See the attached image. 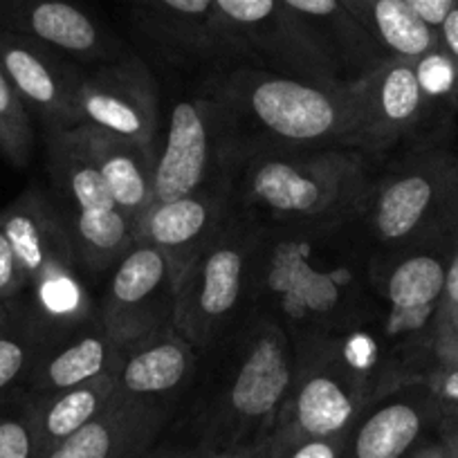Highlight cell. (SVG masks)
Wrapping results in <instances>:
<instances>
[{
	"instance_id": "1",
	"label": "cell",
	"mask_w": 458,
	"mask_h": 458,
	"mask_svg": "<svg viewBox=\"0 0 458 458\" xmlns=\"http://www.w3.org/2000/svg\"><path fill=\"white\" fill-rule=\"evenodd\" d=\"M367 160L358 148L245 156L236 178L241 202L284 227H330L367 211Z\"/></svg>"
},
{
	"instance_id": "2",
	"label": "cell",
	"mask_w": 458,
	"mask_h": 458,
	"mask_svg": "<svg viewBox=\"0 0 458 458\" xmlns=\"http://www.w3.org/2000/svg\"><path fill=\"white\" fill-rule=\"evenodd\" d=\"M227 108L263 138L284 147H364L353 81H312L270 70H239L220 88Z\"/></svg>"
},
{
	"instance_id": "3",
	"label": "cell",
	"mask_w": 458,
	"mask_h": 458,
	"mask_svg": "<svg viewBox=\"0 0 458 458\" xmlns=\"http://www.w3.org/2000/svg\"><path fill=\"white\" fill-rule=\"evenodd\" d=\"M376 239L403 252L458 236V156L440 140L418 147L371 189Z\"/></svg>"
},
{
	"instance_id": "4",
	"label": "cell",
	"mask_w": 458,
	"mask_h": 458,
	"mask_svg": "<svg viewBox=\"0 0 458 458\" xmlns=\"http://www.w3.org/2000/svg\"><path fill=\"white\" fill-rule=\"evenodd\" d=\"M0 225L23 270L25 293L50 324L61 328L90 317L64 211L43 191L28 189L0 209Z\"/></svg>"
},
{
	"instance_id": "5",
	"label": "cell",
	"mask_w": 458,
	"mask_h": 458,
	"mask_svg": "<svg viewBox=\"0 0 458 458\" xmlns=\"http://www.w3.org/2000/svg\"><path fill=\"white\" fill-rule=\"evenodd\" d=\"M294 380L293 351L281 326L261 324L252 333L225 389L202 447L220 449L252 447L272 434L288 400Z\"/></svg>"
},
{
	"instance_id": "6",
	"label": "cell",
	"mask_w": 458,
	"mask_h": 458,
	"mask_svg": "<svg viewBox=\"0 0 458 458\" xmlns=\"http://www.w3.org/2000/svg\"><path fill=\"white\" fill-rule=\"evenodd\" d=\"M254 250L257 236L248 223L227 220L223 232L178 281L171 326L193 349L209 346L239 308Z\"/></svg>"
},
{
	"instance_id": "7",
	"label": "cell",
	"mask_w": 458,
	"mask_h": 458,
	"mask_svg": "<svg viewBox=\"0 0 458 458\" xmlns=\"http://www.w3.org/2000/svg\"><path fill=\"white\" fill-rule=\"evenodd\" d=\"M358 364L335 349H317L294 369L293 389L281 409L272 438L276 445L308 438H330L353 429L373 394Z\"/></svg>"
},
{
	"instance_id": "8",
	"label": "cell",
	"mask_w": 458,
	"mask_h": 458,
	"mask_svg": "<svg viewBox=\"0 0 458 458\" xmlns=\"http://www.w3.org/2000/svg\"><path fill=\"white\" fill-rule=\"evenodd\" d=\"M456 245L458 236H454L407 250L385 281V299L389 306L385 337L391 349L409 355L407 367L413 377H427L436 369V315Z\"/></svg>"
},
{
	"instance_id": "9",
	"label": "cell",
	"mask_w": 458,
	"mask_h": 458,
	"mask_svg": "<svg viewBox=\"0 0 458 458\" xmlns=\"http://www.w3.org/2000/svg\"><path fill=\"white\" fill-rule=\"evenodd\" d=\"M216 5L248 55L263 56L293 77L349 81L324 38L284 0H216Z\"/></svg>"
},
{
	"instance_id": "10",
	"label": "cell",
	"mask_w": 458,
	"mask_h": 458,
	"mask_svg": "<svg viewBox=\"0 0 458 458\" xmlns=\"http://www.w3.org/2000/svg\"><path fill=\"white\" fill-rule=\"evenodd\" d=\"M74 106L77 126H95L104 133L157 151V88L153 74L138 56H117L83 74Z\"/></svg>"
},
{
	"instance_id": "11",
	"label": "cell",
	"mask_w": 458,
	"mask_h": 458,
	"mask_svg": "<svg viewBox=\"0 0 458 458\" xmlns=\"http://www.w3.org/2000/svg\"><path fill=\"white\" fill-rule=\"evenodd\" d=\"M175 281L169 261L147 241L133 248L110 270L97 317L122 346L171 326Z\"/></svg>"
},
{
	"instance_id": "12",
	"label": "cell",
	"mask_w": 458,
	"mask_h": 458,
	"mask_svg": "<svg viewBox=\"0 0 458 458\" xmlns=\"http://www.w3.org/2000/svg\"><path fill=\"white\" fill-rule=\"evenodd\" d=\"M367 151L395 147L420 133L436 113L416 61L385 56L353 81Z\"/></svg>"
},
{
	"instance_id": "13",
	"label": "cell",
	"mask_w": 458,
	"mask_h": 458,
	"mask_svg": "<svg viewBox=\"0 0 458 458\" xmlns=\"http://www.w3.org/2000/svg\"><path fill=\"white\" fill-rule=\"evenodd\" d=\"M440 409L427 377L380 391L353 425L344 458H409L436 431Z\"/></svg>"
},
{
	"instance_id": "14",
	"label": "cell",
	"mask_w": 458,
	"mask_h": 458,
	"mask_svg": "<svg viewBox=\"0 0 458 458\" xmlns=\"http://www.w3.org/2000/svg\"><path fill=\"white\" fill-rule=\"evenodd\" d=\"M0 68L47 131L77 126L74 101L83 74L65 55L0 28Z\"/></svg>"
},
{
	"instance_id": "15",
	"label": "cell",
	"mask_w": 458,
	"mask_h": 458,
	"mask_svg": "<svg viewBox=\"0 0 458 458\" xmlns=\"http://www.w3.org/2000/svg\"><path fill=\"white\" fill-rule=\"evenodd\" d=\"M218 120V108L209 101L184 99L174 106L156 156V202L178 200L207 189L214 175Z\"/></svg>"
},
{
	"instance_id": "16",
	"label": "cell",
	"mask_w": 458,
	"mask_h": 458,
	"mask_svg": "<svg viewBox=\"0 0 458 458\" xmlns=\"http://www.w3.org/2000/svg\"><path fill=\"white\" fill-rule=\"evenodd\" d=\"M0 28L79 61H113L117 41L74 0H0Z\"/></svg>"
},
{
	"instance_id": "17",
	"label": "cell",
	"mask_w": 458,
	"mask_h": 458,
	"mask_svg": "<svg viewBox=\"0 0 458 458\" xmlns=\"http://www.w3.org/2000/svg\"><path fill=\"white\" fill-rule=\"evenodd\" d=\"M227 193L202 189L171 202H153L138 225V241H147L169 261L174 281L182 279L193 261L227 225Z\"/></svg>"
},
{
	"instance_id": "18",
	"label": "cell",
	"mask_w": 458,
	"mask_h": 458,
	"mask_svg": "<svg viewBox=\"0 0 458 458\" xmlns=\"http://www.w3.org/2000/svg\"><path fill=\"white\" fill-rule=\"evenodd\" d=\"M122 344L106 330L97 315L61 326L47 339L28 382L30 395H50L110 376L117 369Z\"/></svg>"
},
{
	"instance_id": "19",
	"label": "cell",
	"mask_w": 458,
	"mask_h": 458,
	"mask_svg": "<svg viewBox=\"0 0 458 458\" xmlns=\"http://www.w3.org/2000/svg\"><path fill=\"white\" fill-rule=\"evenodd\" d=\"M196 373V349L174 328L156 330L122 346L114 369L117 395L171 404Z\"/></svg>"
},
{
	"instance_id": "20",
	"label": "cell",
	"mask_w": 458,
	"mask_h": 458,
	"mask_svg": "<svg viewBox=\"0 0 458 458\" xmlns=\"http://www.w3.org/2000/svg\"><path fill=\"white\" fill-rule=\"evenodd\" d=\"M169 404L114 395L101 416L43 458H144L160 438Z\"/></svg>"
},
{
	"instance_id": "21",
	"label": "cell",
	"mask_w": 458,
	"mask_h": 458,
	"mask_svg": "<svg viewBox=\"0 0 458 458\" xmlns=\"http://www.w3.org/2000/svg\"><path fill=\"white\" fill-rule=\"evenodd\" d=\"M79 144L90 156L117 207L124 211L138 232L140 220L156 202V156L157 151L104 133L95 126H72Z\"/></svg>"
},
{
	"instance_id": "22",
	"label": "cell",
	"mask_w": 458,
	"mask_h": 458,
	"mask_svg": "<svg viewBox=\"0 0 458 458\" xmlns=\"http://www.w3.org/2000/svg\"><path fill=\"white\" fill-rule=\"evenodd\" d=\"M140 21L165 41L205 56L245 55L216 0H124Z\"/></svg>"
},
{
	"instance_id": "23",
	"label": "cell",
	"mask_w": 458,
	"mask_h": 458,
	"mask_svg": "<svg viewBox=\"0 0 458 458\" xmlns=\"http://www.w3.org/2000/svg\"><path fill=\"white\" fill-rule=\"evenodd\" d=\"M385 56L420 61L440 47L438 30L427 25L404 0H342Z\"/></svg>"
},
{
	"instance_id": "24",
	"label": "cell",
	"mask_w": 458,
	"mask_h": 458,
	"mask_svg": "<svg viewBox=\"0 0 458 458\" xmlns=\"http://www.w3.org/2000/svg\"><path fill=\"white\" fill-rule=\"evenodd\" d=\"M117 395L114 373L50 395H32L37 411L38 458L68 440L108 409Z\"/></svg>"
},
{
	"instance_id": "25",
	"label": "cell",
	"mask_w": 458,
	"mask_h": 458,
	"mask_svg": "<svg viewBox=\"0 0 458 458\" xmlns=\"http://www.w3.org/2000/svg\"><path fill=\"white\" fill-rule=\"evenodd\" d=\"M47 165L56 191L70 202L65 214L120 209L95 162L79 144L74 129L47 131Z\"/></svg>"
},
{
	"instance_id": "26",
	"label": "cell",
	"mask_w": 458,
	"mask_h": 458,
	"mask_svg": "<svg viewBox=\"0 0 458 458\" xmlns=\"http://www.w3.org/2000/svg\"><path fill=\"white\" fill-rule=\"evenodd\" d=\"M284 3L324 38L326 46L342 64L349 81H355L371 65L385 59L380 47L360 28L342 0H284Z\"/></svg>"
},
{
	"instance_id": "27",
	"label": "cell",
	"mask_w": 458,
	"mask_h": 458,
	"mask_svg": "<svg viewBox=\"0 0 458 458\" xmlns=\"http://www.w3.org/2000/svg\"><path fill=\"white\" fill-rule=\"evenodd\" d=\"M55 330L28 293L7 303L0 319V395L30 376Z\"/></svg>"
},
{
	"instance_id": "28",
	"label": "cell",
	"mask_w": 458,
	"mask_h": 458,
	"mask_svg": "<svg viewBox=\"0 0 458 458\" xmlns=\"http://www.w3.org/2000/svg\"><path fill=\"white\" fill-rule=\"evenodd\" d=\"M65 220L77 263L90 272H110L138 241L135 225L122 209L65 214Z\"/></svg>"
},
{
	"instance_id": "29",
	"label": "cell",
	"mask_w": 458,
	"mask_h": 458,
	"mask_svg": "<svg viewBox=\"0 0 458 458\" xmlns=\"http://www.w3.org/2000/svg\"><path fill=\"white\" fill-rule=\"evenodd\" d=\"M34 151V129L28 106L0 68V153L12 165L28 166Z\"/></svg>"
},
{
	"instance_id": "30",
	"label": "cell",
	"mask_w": 458,
	"mask_h": 458,
	"mask_svg": "<svg viewBox=\"0 0 458 458\" xmlns=\"http://www.w3.org/2000/svg\"><path fill=\"white\" fill-rule=\"evenodd\" d=\"M0 458H38L37 411L30 394L0 411Z\"/></svg>"
},
{
	"instance_id": "31",
	"label": "cell",
	"mask_w": 458,
	"mask_h": 458,
	"mask_svg": "<svg viewBox=\"0 0 458 458\" xmlns=\"http://www.w3.org/2000/svg\"><path fill=\"white\" fill-rule=\"evenodd\" d=\"M434 360L436 367L458 360V245L449 259L443 297H440L438 315H436Z\"/></svg>"
},
{
	"instance_id": "32",
	"label": "cell",
	"mask_w": 458,
	"mask_h": 458,
	"mask_svg": "<svg viewBox=\"0 0 458 458\" xmlns=\"http://www.w3.org/2000/svg\"><path fill=\"white\" fill-rule=\"evenodd\" d=\"M349 434L351 431L330 438H308L288 445L275 443V458H344Z\"/></svg>"
},
{
	"instance_id": "33",
	"label": "cell",
	"mask_w": 458,
	"mask_h": 458,
	"mask_svg": "<svg viewBox=\"0 0 458 458\" xmlns=\"http://www.w3.org/2000/svg\"><path fill=\"white\" fill-rule=\"evenodd\" d=\"M25 293V276L0 225V308Z\"/></svg>"
},
{
	"instance_id": "34",
	"label": "cell",
	"mask_w": 458,
	"mask_h": 458,
	"mask_svg": "<svg viewBox=\"0 0 458 458\" xmlns=\"http://www.w3.org/2000/svg\"><path fill=\"white\" fill-rule=\"evenodd\" d=\"M427 385H429L431 394L438 403L440 416L458 413V360L452 364L436 367L427 376Z\"/></svg>"
},
{
	"instance_id": "35",
	"label": "cell",
	"mask_w": 458,
	"mask_h": 458,
	"mask_svg": "<svg viewBox=\"0 0 458 458\" xmlns=\"http://www.w3.org/2000/svg\"><path fill=\"white\" fill-rule=\"evenodd\" d=\"M404 3L434 30H438L458 5V0H404Z\"/></svg>"
},
{
	"instance_id": "36",
	"label": "cell",
	"mask_w": 458,
	"mask_h": 458,
	"mask_svg": "<svg viewBox=\"0 0 458 458\" xmlns=\"http://www.w3.org/2000/svg\"><path fill=\"white\" fill-rule=\"evenodd\" d=\"M440 37V47L445 50V55L454 61V65L458 68V5L454 7L452 14L445 19V23L438 28Z\"/></svg>"
},
{
	"instance_id": "37",
	"label": "cell",
	"mask_w": 458,
	"mask_h": 458,
	"mask_svg": "<svg viewBox=\"0 0 458 458\" xmlns=\"http://www.w3.org/2000/svg\"><path fill=\"white\" fill-rule=\"evenodd\" d=\"M436 438L445 445L449 458H458V413L440 416L438 427H436Z\"/></svg>"
},
{
	"instance_id": "38",
	"label": "cell",
	"mask_w": 458,
	"mask_h": 458,
	"mask_svg": "<svg viewBox=\"0 0 458 458\" xmlns=\"http://www.w3.org/2000/svg\"><path fill=\"white\" fill-rule=\"evenodd\" d=\"M205 456V447L198 445L193 449H184V447H153L151 452L147 454L144 458H202Z\"/></svg>"
},
{
	"instance_id": "39",
	"label": "cell",
	"mask_w": 458,
	"mask_h": 458,
	"mask_svg": "<svg viewBox=\"0 0 458 458\" xmlns=\"http://www.w3.org/2000/svg\"><path fill=\"white\" fill-rule=\"evenodd\" d=\"M409 458H449V454L447 449H445V445L440 443L438 438H434L425 440V443H422Z\"/></svg>"
},
{
	"instance_id": "40",
	"label": "cell",
	"mask_w": 458,
	"mask_h": 458,
	"mask_svg": "<svg viewBox=\"0 0 458 458\" xmlns=\"http://www.w3.org/2000/svg\"><path fill=\"white\" fill-rule=\"evenodd\" d=\"M250 458H275V440H272V434L267 436L266 440H261V443L254 445Z\"/></svg>"
},
{
	"instance_id": "41",
	"label": "cell",
	"mask_w": 458,
	"mask_h": 458,
	"mask_svg": "<svg viewBox=\"0 0 458 458\" xmlns=\"http://www.w3.org/2000/svg\"><path fill=\"white\" fill-rule=\"evenodd\" d=\"M5 308H7V306H3V308H0V319H3V315H5Z\"/></svg>"
}]
</instances>
